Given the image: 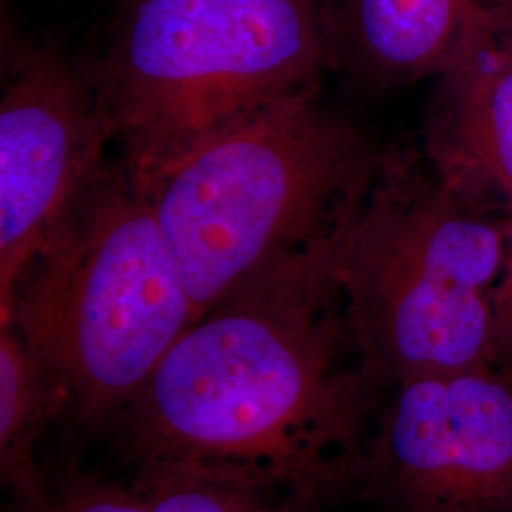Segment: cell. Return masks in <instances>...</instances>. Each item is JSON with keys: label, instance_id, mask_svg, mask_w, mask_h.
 <instances>
[{"label": "cell", "instance_id": "cell-1", "mask_svg": "<svg viewBox=\"0 0 512 512\" xmlns=\"http://www.w3.org/2000/svg\"><path fill=\"white\" fill-rule=\"evenodd\" d=\"M332 268L281 275L196 321L116 416L137 465L258 476L323 499L365 467V370ZM355 344V342H353Z\"/></svg>", "mask_w": 512, "mask_h": 512}, {"label": "cell", "instance_id": "cell-2", "mask_svg": "<svg viewBox=\"0 0 512 512\" xmlns=\"http://www.w3.org/2000/svg\"><path fill=\"white\" fill-rule=\"evenodd\" d=\"M384 160L317 88L222 129L141 184L198 321L336 253Z\"/></svg>", "mask_w": 512, "mask_h": 512}, {"label": "cell", "instance_id": "cell-3", "mask_svg": "<svg viewBox=\"0 0 512 512\" xmlns=\"http://www.w3.org/2000/svg\"><path fill=\"white\" fill-rule=\"evenodd\" d=\"M198 321L147 190L103 162L19 279L12 321L92 425L116 418Z\"/></svg>", "mask_w": 512, "mask_h": 512}, {"label": "cell", "instance_id": "cell-4", "mask_svg": "<svg viewBox=\"0 0 512 512\" xmlns=\"http://www.w3.org/2000/svg\"><path fill=\"white\" fill-rule=\"evenodd\" d=\"M507 236L439 171L384 160L334 260L349 330L372 380L495 366Z\"/></svg>", "mask_w": 512, "mask_h": 512}, {"label": "cell", "instance_id": "cell-5", "mask_svg": "<svg viewBox=\"0 0 512 512\" xmlns=\"http://www.w3.org/2000/svg\"><path fill=\"white\" fill-rule=\"evenodd\" d=\"M329 57L323 0H137L92 80L143 183L211 135L317 88Z\"/></svg>", "mask_w": 512, "mask_h": 512}, {"label": "cell", "instance_id": "cell-6", "mask_svg": "<svg viewBox=\"0 0 512 512\" xmlns=\"http://www.w3.org/2000/svg\"><path fill=\"white\" fill-rule=\"evenodd\" d=\"M403 512H512V382L488 368L397 384L365 463Z\"/></svg>", "mask_w": 512, "mask_h": 512}, {"label": "cell", "instance_id": "cell-7", "mask_svg": "<svg viewBox=\"0 0 512 512\" xmlns=\"http://www.w3.org/2000/svg\"><path fill=\"white\" fill-rule=\"evenodd\" d=\"M112 141L93 80L50 46L19 55L0 103V315Z\"/></svg>", "mask_w": 512, "mask_h": 512}, {"label": "cell", "instance_id": "cell-8", "mask_svg": "<svg viewBox=\"0 0 512 512\" xmlns=\"http://www.w3.org/2000/svg\"><path fill=\"white\" fill-rule=\"evenodd\" d=\"M439 78L437 167L478 202L494 203L505 228L499 317L512 351V0L488 2L475 33Z\"/></svg>", "mask_w": 512, "mask_h": 512}, {"label": "cell", "instance_id": "cell-9", "mask_svg": "<svg viewBox=\"0 0 512 512\" xmlns=\"http://www.w3.org/2000/svg\"><path fill=\"white\" fill-rule=\"evenodd\" d=\"M490 0H336L327 6L330 57L376 84L442 76Z\"/></svg>", "mask_w": 512, "mask_h": 512}, {"label": "cell", "instance_id": "cell-10", "mask_svg": "<svg viewBox=\"0 0 512 512\" xmlns=\"http://www.w3.org/2000/svg\"><path fill=\"white\" fill-rule=\"evenodd\" d=\"M54 380L14 325L0 330V475L4 486L37 507L48 497L38 473L37 442L57 395Z\"/></svg>", "mask_w": 512, "mask_h": 512}, {"label": "cell", "instance_id": "cell-11", "mask_svg": "<svg viewBox=\"0 0 512 512\" xmlns=\"http://www.w3.org/2000/svg\"><path fill=\"white\" fill-rule=\"evenodd\" d=\"M152 512H313L321 499L258 476L196 465H137Z\"/></svg>", "mask_w": 512, "mask_h": 512}, {"label": "cell", "instance_id": "cell-12", "mask_svg": "<svg viewBox=\"0 0 512 512\" xmlns=\"http://www.w3.org/2000/svg\"><path fill=\"white\" fill-rule=\"evenodd\" d=\"M27 512H152L145 494L131 482H84L57 499H46Z\"/></svg>", "mask_w": 512, "mask_h": 512}, {"label": "cell", "instance_id": "cell-13", "mask_svg": "<svg viewBox=\"0 0 512 512\" xmlns=\"http://www.w3.org/2000/svg\"><path fill=\"white\" fill-rule=\"evenodd\" d=\"M133 2H137V0H129V4H133Z\"/></svg>", "mask_w": 512, "mask_h": 512}]
</instances>
